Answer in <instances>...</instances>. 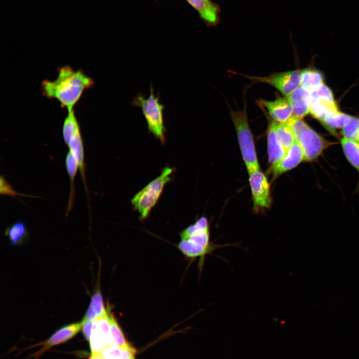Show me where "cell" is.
Wrapping results in <instances>:
<instances>
[{
    "mask_svg": "<svg viewBox=\"0 0 359 359\" xmlns=\"http://www.w3.org/2000/svg\"><path fill=\"white\" fill-rule=\"evenodd\" d=\"M57 77L53 80H43L41 91L43 96L55 99L60 107L67 112L74 110L84 92L93 87L94 80L82 70H74L69 65L58 68Z\"/></svg>",
    "mask_w": 359,
    "mask_h": 359,
    "instance_id": "obj_1",
    "label": "cell"
},
{
    "mask_svg": "<svg viewBox=\"0 0 359 359\" xmlns=\"http://www.w3.org/2000/svg\"><path fill=\"white\" fill-rule=\"evenodd\" d=\"M131 105L141 108L149 132L164 144L167 131L164 118L165 107L160 103V95H155L153 85H150V94L148 98H146L143 94L139 93L133 99Z\"/></svg>",
    "mask_w": 359,
    "mask_h": 359,
    "instance_id": "obj_2",
    "label": "cell"
},
{
    "mask_svg": "<svg viewBox=\"0 0 359 359\" xmlns=\"http://www.w3.org/2000/svg\"><path fill=\"white\" fill-rule=\"evenodd\" d=\"M241 155L248 174L259 170L253 137L248 123L246 105L242 110H231Z\"/></svg>",
    "mask_w": 359,
    "mask_h": 359,
    "instance_id": "obj_3",
    "label": "cell"
},
{
    "mask_svg": "<svg viewBox=\"0 0 359 359\" xmlns=\"http://www.w3.org/2000/svg\"><path fill=\"white\" fill-rule=\"evenodd\" d=\"M174 169L166 167L161 174L150 182L132 198L131 203L140 214V219L144 220L159 200L165 185L171 181Z\"/></svg>",
    "mask_w": 359,
    "mask_h": 359,
    "instance_id": "obj_4",
    "label": "cell"
},
{
    "mask_svg": "<svg viewBox=\"0 0 359 359\" xmlns=\"http://www.w3.org/2000/svg\"><path fill=\"white\" fill-rule=\"evenodd\" d=\"M287 123L291 126L296 141L301 146L305 160L313 161L320 156L331 145L302 119L292 117Z\"/></svg>",
    "mask_w": 359,
    "mask_h": 359,
    "instance_id": "obj_5",
    "label": "cell"
},
{
    "mask_svg": "<svg viewBox=\"0 0 359 359\" xmlns=\"http://www.w3.org/2000/svg\"><path fill=\"white\" fill-rule=\"evenodd\" d=\"M63 140L70 151L76 159L87 191L86 185L84 163V148L80 124L76 116L74 110L68 112L62 126Z\"/></svg>",
    "mask_w": 359,
    "mask_h": 359,
    "instance_id": "obj_6",
    "label": "cell"
},
{
    "mask_svg": "<svg viewBox=\"0 0 359 359\" xmlns=\"http://www.w3.org/2000/svg\"><path fill=\"white\" fill-rule=\"evenodd\" d=\"M302 71L294 70L278 72L267 76H253L245 75L254 82L268 84L277 89L283 95L289 96L301 86Z\"/></svg>",
    "mask_w": 359,
    "mask_h": 359,
    "instance_id": "obj_7",
    "label": "cell"
},
{
    "mask_svg": "<svg viewBox=\"0 0 359 359\" xmlns=\"http://www.w3.org/2000/svg\"><path fill=\"white\" fill-rule=\"evenodd\" d=\"M338 111L333 93L324 84L310 91L309 113L320 121Z\"/></svg>",
    "mask_w": 359,
    "mask_h": 359,
    "instance_id": "obj_8",
    "label": "cell"
},
{
    "mask_svg": "<svg viewBox=\"0 0 359 359\" xmlns=\"http://www.w3.org/2000/svg\"><path fill=\"white\" fill-rule=\"evenodd\" d=\"M253 202V210L255 213L263 211L270 207L272 204L270 186L266 176L260 170L249 174Z\"/></svg>",
    "mask_w": 359,
    "mask_h": 359,
    "instance_id": "obj_9",
    "label": "cell"
},
{
    "mask_svg": "<svg viewBox=\"0 0 359 359\" xmlns=\"http://www.w3.org/2000/svg\"><path fill=\"white\" fill-rule=\"evenodd\" d=\"M258 103L260 107L266 109L271 120L277 123H286L293 117L292 109L287 97H278L273 101L260 99Z\"/></svg>",
    "mask_w": 359,
    "mask_h": 359,
    "instance_id": "obj_10",
    "label": "cell"
},
{
    "mask_svg": "<svg viewBox=\"0 0 359 359\" xmlns=\"http://www.w3.org/2000/svg\"><path fill=\"white\" fill-rule=\"evenodd\" d=\"M186 0L197 11L208 26H215L219 23L221 10L218 4L211 0Z\"/></svg>",
    "mask_w": 359,
    "mask_h": 359,
    "instance_id": "obj_11",
    "label": "cell"
},
{
    "mask_svg": "<svg viewBox=\"0 0 359 359\" xmlns=\"http://www.w3.org/2000/svg\"><path fill=\"white\" fill-rule=\"evenodd\" d=\"M305 160L303 151L296 141L287 151L283 158L272 168L274 176H278L297 167Z\"/></svg>",
    "mask_w": 359,
    "mask_h": 359,
    "instance_id": "obj_12",
    "label": "cell"
},
{
    "mask_svg": "<svg viewBox=\"0 0 359 359\" xmlns=\"http://www.w3.org/2000/svg\"><path fill=\"white\" fill-rule=\"evenodd\" d=\"M276 122L270 119L269 121L267 133L268 161L272 168L283 158L287 152L277 137L276 132Z\"/></svg>",
    "mask_w": 359,
    "mask_h": 359,
    "instance_id": "obj_13",
    "label": "cell"
},
{
    "mask_svg": "<svg viewBox=\"0 0 359 359\" xmlns=\"http://www.w3.org/2000/svg\"><path fill=\"white\" fill-rule=\"evenodd\" d=\"M177 247L181 253L188 259L195 260L199 258L198 268L201 271L206 255L212 254L216 249L206 247L195 243L188 239H180Z\"/></svg>",
    "mask_w": 359,
    "mask_h": 359,
    "instance_id": "obj_14",
    "label": "cell"
},
{
    "mask_svg": "<svg viewBox=\"0 0 359 359\" xmlns=\"http://www.w3.org/2000/svg\"><path fill=\"white\" fill-rule=\"evenodd\" d=\"M310 91L300 86L287 97L293 117L302 119L309 113Z\"/></svg>",
    "mask_w": 359,
    "mask_h": 359,
    "instance_id": "obj_15",
    "label": "cell"
},
{
    "mask_svg": "<svg viewBox=\"0 0 359 359\" xmlns=\"http://www.w3.org/2000/svg\"><path fill=\"white\" fill-rule=\"evenodd\" d=\"M81 327L82 324L81 322L71 324L59 329L43 343V348L42 351H44L53 346L69 340L81 330Z\"/></svg>",
    "mask_w": 359,
    "mask_h": 359,
    "instance_id": "obj_16",
    "label": "cell"
},
{
    "mask_svg": "<svg viewBox=\"0 0 359 359\" xmlns=\"http://www.w3.org/2000/svg\"><path fill=\"white\" fill-rule=\"evenodd\" d=\"M104 306L102 295L99 287L97 288L91 299L83 320L94 321L102 316L107 311Z\"/></svg>",
    "mask_w": 359,
    "mask_h": 359,
    "instance_id": "obj_17",
    "label": "cell"
},
{
    "mask_svg": "<svg viewBox=\"0 0 359 359\" xmlns=\"http://www.w3.org/2000/svg\"><path fill=\"white\" fill-rule=\"evenodd\" d=\"M65 165L67 173L70 179V189L69 200L67 207L66 215H67L72 208L73 200L75 195L74 187V179L78 170L79 169L77 162L70 151L67 153L65 161Z\"/></svg>",
    "mask_w": 359,
    "mask_h": 359,
    "instance_id": "obj_18",
    "label": "cell"
},
{
    "mask_svg": "<svg viewBox=\"0 0 359 359\" xmlns=\"http://www.w3.org/2000/svg\"><path fill=\"white\" fill-rule=\"evenodd\" d=\"M5 235L12 245H20L27 240L29 234L25 223L17 221L6 228Z\"/></svg>",
    "mask_w": 359,
    "mask_h": 359,
    "instance_id": "obj_19",
    "label": "cell"
},
{
    "mask_svg": "<svg viewBox=\"0 0 359 359\" xmlns=\"http://www.w3.org/2000/svg\"><path fill=\"white\" fill-rule=\"evenodd\" d=\"M343 152L347 160L359 174V144L356 141L343 138L341 141ZM358 189L359 191V180Z\"/></svg>",
    "mask_w": 359,
    "mask_h": 359,
    "instance_id": "obj_20",
    "label": "cell"
},
{
    "mask_svg": "<svg viewBox=\"0 0 359 359\" xmlns=\"http://www.w3.org/2000/svg\"><path fill=\"white\" fill-rule=\"evenodd\" d=\"M324 84L322 74L314 69L307 68L302 71L301 86L312 91Z\"/></svg>",
    "mask_w": 359,
    "mask_h": 359,
    "instance_id": "obj_21",
    "label": "cell"
},
{
    "mask_svg": "<svg viewBox=\"0 0 359 359\" xmlns=\"http://www.w3.org/2000/svg\"><path fill=\"white\" fill-rule=\"evenodd\" d=\"M109 320L111 336L114 344L121 349H123L131 345L127 341L123 330L111 312L109 306Z\"/></svg>",
    "mask_w": 359,
    "mask_h": 359,
    "instance_id": "obj_22",
    "label": "cell"
},
{
    "mask_svg": "<svg viewBox=\"0 0 359 359\" xmlns=\"http://www.w3.org/2000/svg\"><path fill=\"white\" fill-rule=\"evenodd\" d=\"M276 132L281 144L286 151L296 141L293 131L287 123H277Z\"/></svg>",
    "mask_w": 359,
    "mask_h": 359,
    "instance_id": "obj_23",
    "label": "cell"
},
{
    "mask_svg": "<svg viewBox=\"0 0 359 359\" xmlns=\"http://www.w3.org/2000/svg\"><path fill=\"white\" fill-rule=\"evenodd\" d=\"M89 342L92 355L99 354L106 346L104 338L100 329L97 319L93 321Z\"/></svg>",
    "mask_w": 359,
    "mask_h": 359,
    "instance_id": "obj_24",
    "label": "cell"
},
{
    "mask_svg": "<svg viewBox=\"0 0 359 359\" xmlns=\"http://www.w3.org/2000/svg\"><path fill=\"white\" fill-rule=\"evenodd\" d=\"M350 117V116L338 111L327 116L321 122L329 130L335 132L336 129L343 128Z\"/></svg>",
    "mask_w": 359,
    "mask_h": 359,
    "instance_id": "obj_25",
    "label": "cell"
},
{
    "mask_svg": "<svg viewBox=\"0 0 359 359\" xmlns=\"http://www.w3.org/2000/svg\"><path fill=\"white\" fill-rule=\"evenodd\" d=\"M359 131V118L353 116L350 118L342 128L343 138L357 141Z\"/></svg>",
    "mask_w": 359,
    "mask_h": 359,
    "instance_id": "obj_26",
    "label": "cell"
},
{
    "mask_svg": "<svg viewBox=\"0 0 359 359\" xmlns=\"http://www.w3.org/2000/svg\"><path fill=\"white\" fill-rule=\"evenodd\" d=\"M209 227L207 219L205 216H201L194 223L189 225L180 232V239H186L197 230L209 229Z\"/></svg>",
    "mask_w": 359,
    "mask_h": 359,
    "instance_id": "obj_27",
    "label": "cell"
},
{
    "mask_svg": "<svg viewBox=\"0 0 359 359\" xmlns=\"http://www.w3.org/2000/svg\"><path fill=\"white\" fill-rule=\"evenodd\" d=\"M122 350L115 345L105 347L99 353L104 359H117L121 355Z\"/></svg>",
    "mask_w": 359,
    "mask_h": 359,
    "instance_id": "obj_28",
    "label": "cell"
},
{
    "mask_svg": "<svg viewBox=\"0 0 359 359\" xmlns=\"http://www.w3.org/2000/svg\"><path fill=\"white\" fill-rule=\"evenodd\" d=\"M81 324V329L84 336L87 341H89L92 330L93 321H86L82 320Z\"/></svg>",
    "mask_w": 359,
    "mask_h": 359,
    "instance_id": "obj_29",
    "label": "cell"
},
{
    "mask_svg": "<svg viewBox=\"0 0 359 359\" xmlns=\"http://www.w3.org/2000/svg\"><path fill=\"white\" fill-rule=\"evenodd\" d=\"M121 350V355L117 359H133L135 358L136 350L131 345Z\"/></svg>",
    "mask_w": 359,
    "mask_h": 359,
    "instance_id": "obj_30",
    "label": "cell"
},
{
    "mask_svg": "<svg viewBox=\"0 0 359 359\" xmlns=\"http://www.w3.org/2000/svg\"><path fill=\"white\" fill-rule=\"evenodd\" d=\"M89 359H104L102 358L99 354L92 355Z\"/></svg>",
    "mask_w": 359,
    "mask_h": 359,
    "instance_id": "obj_31",
    "label": "cell"
},
{
    "mask_svg": "<svg viewBox=\"0 0 359 359\" xmlns=\"http://www.w3.org/2000/svg\"><path fill=\"white\" fill-rule=\"evenodd\" d=\"M357 142L359 144V134H358V140H357Z\"/></svg>",
    "mask_w": 359,
    "mask_h": 359,
    "instance_id": "obj_32",
    "label": "cell"
},
{
    "mask_svg": "<svg viewBox=\"0 0 359 359\" xmlns=\"http://www.w3.org/2000/svg\"><path fill=\"white\" fill-rule=\"evenodd\" d=\"M133 359H135V358H134Z\"/></svg>",
    "mask_w": 359,
    "mask_h": 359,
    "instance_id": "obj_33",
    "label": "cell"
}]
</instances>
